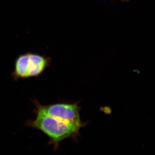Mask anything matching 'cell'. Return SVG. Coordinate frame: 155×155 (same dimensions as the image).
<instances>
[{"label":"cell","instance_id":"6da1fadb","mask_svg":"<svg viewBox=\"0 0 155 155\" xmlns=\"http://www.w3.org/2000/svg\"><path fill=\"white\" fill-rule=\"evenodd\" d=\"M26 124L46 134L49 137L51 143L55 148L64 140L76 135L82 127L61 118L49 116L38 111H37L35 119L28 121Z\"/></svg>","mask_w":155,"mask_h":155},{"label":"cell","instance_id":"7a4b0ae2","mask_svg":"<svg viewBox=\"0 0 155 155\" xmlns=\"http://www.w3.org/2000/svg\"><path fill=\"white\" fill-rule=\"evenodd\" d=\"M37 111L83 126L80 119V110L77 104L60 103L46 106L37 104Z\"/></svg>","mask_w":155,"mask_h":155},{"label":"cell","instance_id":"3957f363","mask_svg":"<svg viewBox=\"0 0 155 155\" xmlns=\"http://www.w3.org/2000/svg\"><path fill=\"white\" fill-rule=\"evenodd\" d=\"M28 78L38 76L49 66V59L45 56L28 53Z\"/></svg>","mask_w":155,"mask_h":155},{"label":"cell","instance_id":"277c9868","mask_svg":"<svg viewBox=\"0 0 155 155\" xmlns=\"http://www.w3.org/2000/svg\"><path fill=\"white\" fill-rule=\"evenodd\" d=\"M28 54L21 55L18 57L15 62L13 76L15 79L28 78Z\"/></svg>","mask_w":155,"mask_h":155},{"label":"cell","instance_id":"5b68a950","mask_svg":"<svg viewBox=\"0 0 155 155\" xmlns=\"http://www.w3.org/2000/svg\"><path fill=\"white\" fill-rule=\"evenodd\" d=\"M121 1H127V0H121Z\"/></svg>","mask_w":155,"mask_h":155}]
</instances>
